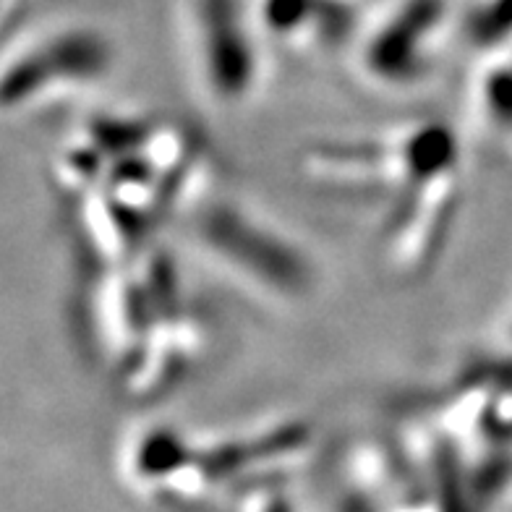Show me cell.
Listing matches in <instances>:
<instances>
[{
    "label": "cell",
    "mask_w": 512,
    "mask_h": 512,
    "mask_svg": "<svg viewBox=\"0 0 512 512\" xmlns=\"http://www.w3.org/2000/svg\"><path fill=\"white\" fill-rule=\"evenodd\" d=\"M473 108L497 134H512V63L492 61L476 76L471 89Z\"/></svg>",
    "instance_id": "obj_8"
},
{
    "label": "cell",
    "mask_w": 512,
    "mask_h": 512,
    "mask_svg": "<svg viewBox=\"0 0 512 512\" xmlns=\"http://www.w3.org/2000/svg\"><path fill=\"white\" fill-rule=\"evenodd\" d=\"M465 37L473 50L497 58L512 42V0H479L465 16Z\"/></svg>",
    "instance_id": "obj_9"
},
{
    "label": "cell",
    "mask_w": 512,
    "mask_h": 512,
    "mask_svg": "<svg viewBox=\"0 0 512 512\" xmlns=\"http://www.w3.org/2000/svg\"><path fill=\"white\" fill-rule=\"evenodd\" d=\"M115 55L95 29H66L8 55L3 66V110L27 115L81 97L113 71Z\"/></svg>",
    "instance_id": "obj_4"
},
{
    "label": "cell",
    "mask_w": 512,
    "mask_h": 512,
    "mask_svg": "<svg viewBox=\"0 0 512 512\" xmlns=\"http://www.w3.org/2000/svg\"><path fill=\"white\" fill-rule=\"evenodd\" d=\"M259 27L280 45L298 50H332L351 37L348 0H262Z\"/></svg>",
    "instance_id": "obj_7"
},
{
    "label": "cell",
    "mask_w": 512,
    "mask_h": 512,
    "mask_svg": "<svg viewBox=\"0 0 512 512\" xmlns=\"http://www.w3.org/2000/svg\"><path fill=\"white\" fill-rule=\"evenodd\" d=\"M76 322L89 358L131 403L176 390L207 348L178 264L157 243L126 264L89 267Z\"/></svg>",
    "instance_id": "obj_1"
},
{
    "label": "cell",
    "mask_w": 512,
    "mask_h": 512,
    "mask_svg": "<svg viewBox=\"0 0 512 512\" xmlns=\"http://www.w3.org/2000/svg\"><path fill=\"white\" fill-rule=\"evenodd\" d=\"M183 217L191 246L238 288L280 306L301 304L317 288L309 251L256 209L207 191Z\"/></svg>",
    "instance_id": "obj_3"
},
{
    "label": "cell",
    "mask_w": 512,
    "mask_h": 512,
    "mask_svg": "<svg viewBox=\"0 0 512 512\" xmlns=\"http://www.w3.org/2000/svg\"><path fill=\"white\" fill-rule=\"evenodd\" d=\"M194 71L202 95L220 110H241L264 79L259 37L241 0H196Z\"/></svg>",
    "instance_id": "obj_5"
},
{
    "label": "cell",
    "mask_w": 512,
    "mask_h": 512,
    "mask_svg": "<svg viewBox=\"0 0 512 512\" xmlns=\"http://www.w3.org/2000/svg\"><path fill=\"white\" fill-rule=\"evenodd\" d=\"M445 21L442 0H405L369 34L356 68L377 95H411L437 68V37Z\"/></svg>",
    "instance_id": "obj_6"
},
{
    "label": "cell",
    "mask_w": 512,
    "mask_h": 512,
    "mask_svg": "<svg viewBox=\"0 0 512 512\" xmlns=\"http://www.w3.org/2000/svg\"><path fill=\"white\" fill-rule=\"evenodd\" d=\"M301 170L322 189L379 196L390 215L432 196H463L465 152L450 123L421 115L377 134L311 144Z\"/></svg>",
    "instance_id": "obj_2"
}]
</instances>
